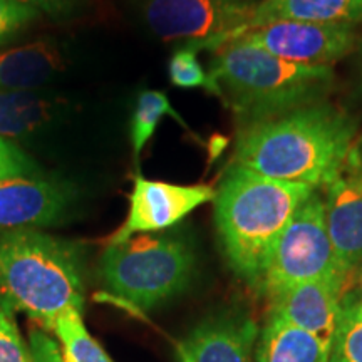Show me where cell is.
<instances>
[{
    "label": "cell",
    "mask_w": 362,
    "mask_h": 362,
    "mask_svg": "<svg viewBox=\"0 0 362 362\" xmlns=\"http://www.w3.org/2000/svg\"><path fill=\"white\" fill-rule=\"evenodd\" d=\"M356 123L330 106H302L240 134L233 165L265 178L324 187L354 148Z\"/></svg>",
    "instance_id": "obj_1"
},
{
    "label": "cell",
    "mask_w": 362,
    "mask_h": 362,
    "mask_svg": "<svg viewBox=\"0 0 362 362\" xmlns=\"http://www.w3.org/2000/svg\"><path fill=\"white\" fill-rule=\"evenodd\" d=\"M86 250L37 228L0 230V297L44 329L86 305Z\"/></svg>",
    "instance_id": "obj_2"
},
{
    "label": "cell",
    "mask_w": 362,
    "mask_h": 362,
    "mask_svg": "<svg viewBox=\"0 0 362 362\" xmlns=\"http://www.w3.org/2000/svg\"><path fill=\"white\" fill-rule=\"evenodd\" d=\"M315 189L230 166L215 194V225L237 277L259 287L279 237Z\"/></svg>",
    "instance_id": "obj_3"
},
{
    "label": "cell",
    "mask_w": 362,
    "mask_h": 362,
    "mask_svg": "<svg viewBox=\"0 0 362 362\" xmlns=\"http://www.w3.org/2000/svg\"><path fill=\"white\" fill-rule=\"evenodd\" d=\"M206 72L208 93L255 123L307 106L334 78L330 66L293 64L238 39L215 51Z\"/></svg>",
    "instance_id": "obj_4"
},
{
    "label": "cell",
    "mask_w": 362,
    "mask_h": 362,
    "mask_svg": "<svg viewBox=\"0 0 362 362\" xmlns=\"http://www.w3.org/2000/svg\"><path fill=\"white\" fill-rule=\"evenodd\" d=\"M98 275L111 296L146 312L188 291L197 275V253L181 235H134L106 247Z\"/></svg>",
    "instance_id": "obj_5"
},
{
    "label": "cell",
    "mask_w": 362,
    "mask_h": 362,
    "mask_svg": "<svg viewBox=\"0 0 362 362\" xmlns=\"http://www.w3.org/2000/svg\"><path fill=\"white\" fill-rule=\"evenodd\" d=\"M310 280H332L346 287L325 223V203L315 189L298 206L280 235L259 288L270 298Z\"/></svg>",
    "instance_id": "obj_6"
},
{
    "label": "cell",
    "mask_w": 362,
    "mask_h": 362,
    "mask_svg": "<svg viewBox=\"0 0 362 362\" xmlns=\"http://www.w3.org/2000/svg\"><path fill=\"white\" fill-rule=\"evenodd\" d=\"M257 6L252 0H146L143 16L163 40L187 39L198 49L218 51L247 33Z\"/></svg>",
    "instance_id": "obj_7"
},
{
    "label": "cell",
    "mask_w": 362,
    "mask_h": 362,
    "mask_svg": "<svg viewBox=\"0 0 362 362\" xmlns=\"http://www.w3.org/2000/svg\"><path fill=\"white\" fill-rule=\"evenodd\" d=\"M238 40L300 66H330L354 49L357 33L349 24L277 21L257 25Z\"/></svg>",
    "instance_id": "obj_8"
},
{
    "label": "cell",
    "mask_w": 362,
    "mask_h": 362,
    "mask_svg": "<svg viewBox=\"0 0 362 362\" xmlns=\"http://www.w3.org/2000/svg\"><path fill=\"white\" fill-rule=\"evenodd\" d=\"M79 192L57 176L33 175L0 181V230L52 228L71 218Z\"/></svg>",
    "instance_id": "obj_9"
},
{
    "label": "cell",
    "mask_w": 362,
    "mask_h": 362,
    "mask_svg": "<svg viewBox=\"0 0 362 362\" xmlns=\"http://www.w3.org/2000/svg\"><path fill=\"white\" fill-rule=\"evenodd\" d=\"M216 189L208 185H173L136 175L129 194V210L123 226L110 243L124 242L134 235L160 233L187 218L198 206L215 200Z\"/></svg>",
    "instance_id": "obj_10"
},
{
    "label": "cell",
    "mask_w": 362,
    "mask_h": 362,
    "mask_svg": "<svg viewBox=\"0 0 362 362\" xmlns=\"http://www.w3.org/2000/svg\"><path fill=\"white\" fill-rule=\"evenodd\" d=\"M325 223L342 277L362 265V155L354 146L324 185Z\"/></svg>",
    "instance_id": "obj_11"
},
{
    "label": "cell",
    "mask_w": 362,
    "mask_h": 362,
    "mask_svg": "<svg viewBox=\"0 0 362 362\" xmlns=\"http://www.w3.org/2000/svg\"><path fill=\"white\" fill-rule=\"evenodd\" d=\"M259 336V325L245 312H215L188 330L178 351L192 362H253Z\"/></svg>",
    "instance_id": "obj_12"
},
{
    "label": "cell",
    "mask_w": 362,
    "mask_h": 362,
    "mask_svg": "<svg viewBox=\"0 0 362 362\" xmlns=\"http://www.w3.org/2000/svg\"><path fill=\"white\" fill-rule=\"evenodd\" d=\"M344 287L332 280L302 282L270 298V317L314 334L330 347L341 317Z\"/></svg>",
    "instance_id": "obj_13"
},
{
    "label": "cell",
    "mask_w": 362,
    "mask_h": 362,
    "mask_svg": "<svg viewBox=\"0 0 362 362\" xmlns=\"http://www.w3.org/2000/svg\"><path fill=\"white\" fill-rule=\"evenodd\" d=\"M64 67L61 47L40 39L0 51V90H37Z\"/></svg>",
    "instance_id": "obj_14"
},
{
    "label": "cell",
    "mask_w": 362,
    "mask_h": 362,
    "mask_svg": "<svg viewBox=\"0 0 362 362\" xmlns=\"http://www.w3.org/2000/svg\"><path fill=\"white\" fill-rule=\"evenodd\" d=\"M64 99L39 90H0V138H29L59 116Z\"/></svg>",
    "instance_id": "obj_15"
},
{
    "label": "cell",
    "mask_w": 362,
    "mask_h": 362,
    "mask_svg": "<svg viewBox=\"0 0 362 362\" xmlns=\"http://www.w3.org/2000/svg\"><path fill=\"white\" fill-rule=\"evenodd\" d=\"M277 21L356 25L362 22V0H264L247 30Z\"/></svg>",
    "instance_id": "obj_16"
},
{
    "label": "cell",
    "mask_w": 362,
    "mask_h": 362,
    "mask_svg": "<svg viewBox=\"0 0 362 362\" xmlns=\"http://www.w3.org/2000/svg\"><path fill=\"white\" fill-rule=\"evenodd\" d=\"M330 347L314 334L269 317L260 330L255 362H329Z\"/></svg>",
    "instance_id": "obj_17"
},
{
    "label": "cell",
    "mask_w": 362,
    "mask_h": 362,
    "mask_svg": "<svg viewBox=\"0 0 362 362\" xmlns=\"http://www.w3.org/2000/svg\"><path fill=\"white\" fill-rule=\"evenodd\" d=\"M84 312L69 309L54 320L51 330L57 339L62 362H115L104 347L89 334Z\"/></svg>",
    "instance_id": "obj_18"
},
{
    "label": "cell",
    "mask_w": 362,
    "mask_h": 362,
    "mask_svg": "<svg viewBox=\"0 0 362 362\" xmlns=\"http://www.w3.org/2000/svg\"><path fill=\"white\" fill-rule=\"evenodd\" d=\"M165 116L173 117V119L178 121L185 129L189 131L188 124L185 123V119L180 116V112L171 106L170 99L165 93H161V90L144 89L138 94L129 128L131 146H133V156L136 161L139 160L144 146H146L149 139L153 138L158 124H160V121Z\"/></svg>",
    "instance_id": "obj_19"
},
{
    "label": "cell",
    "mask_w": 362,
    "mask_h": 362,
    "mask_svg": "<svg viewBox=\"0 0 362 362\" xmlns=\"http://www.w3.org/2000/svg\"><path fill=\"white\" fill-rule=\"evenodd\" d=\"M329 362H362V304L342 307Z\"/></svg>",
    "instance_id": "obj_20"
},
{
    "label": "cell",
    "mask_w": 362,
    "mask_h": 362,
    "mask_svg": "<svg viewBox=\"0 0 362 362\" xmlns=\"http://www.w3.org/2000/svg\"><path fill=\"white\" fill-rule=\"evenodd\" d=\"M197 45L188 42L178 51L173 52L168 62V76L170 83L180 89H193V88H205L210 89V79L208 72L202 66L198 59Z\"/></svg>",
    "instance_id": "obj_21"
},
{
    "label": "cell",
    "mask_w": 362,
    "mask_h": 362,
    "mask_svg": "<svg viewBox=\"0 0 362 362\" xmlns=\"http://www.w3.org/2000/svg\"><path fill=\"white\" fill-rule=\"evenodd\" d=\"M11 305L0 297V362H34Z\"/></svg>",
    "instance_id": "obj_22"
},
{
    "label": "cell",
    "mask_w": 362,
    "mask_h": 362,
    "mask_svg": "<svg viewBox=\"0 0 362 362\" xmlns=\"http://www.w3.org/2000/svg\"><path fill=\"white\" fill-rule=\"evenodd\" d=\"M37 17H40V13L34 8L13 0H0V45L11 42L24 27Z\"/></svg>",
    "instance_id": "obj_23"
},
{
    "label": "cell",
    "mask_w": 362,
    "mask_h": 362,
    "mask_svg": "<svg viewBox=\"0 0 362 362\" xmlns=\"http://www.w3.org/2000/svg\"><path fill=\"white\" fill-rule=\"evenodd\" d=\"M39 173L42 171L39 170L37 163L33 158L25 155V151H22L17 144L0 138V181Z\"/></svg>",
    "instance_id": "obj_24"
},
{
    "label": "cell",
    "mask_w": 362,
    "mask_h": 362,
    "mask_svg": "<svg viewBox=\"0 0 362 362\" xmlns=\"http://www.w3.org/2000/svg\"><path fill=\"white\" fill-rule=\"evenodd\" d=\"M29 347L34 362H62L57 341L49 336L45 330L33 329L29 332Z\"/></svg>",
    "instance_id": "obj_25"
},
{
    "label": "cell",
    "mask_w": 362,
    "mask_h": 362,
    "mask_svg": "<svg viewBox=\"0 0 362 362\" xmlns=\"http://www.w3.org/2000/svg\"><path fill=\"white\" fill-rule=\"evenodd\" d=\"M13 2L47 16H64L72 8V0H13Z\"/></svg>",
    "instance_id": "obj_26"
},
{
    "label": "cell",
    "mask_w": 362,
    "mask_h": 362,
    "mask_svg": "<svg viewBox=\"0 0 362 362\" xmlns=\"http://www.w3.org/2000/svg\"><path fill=\"white\" fill-rule=\"evenodd\" d=\"M178 354H180V359H181V362H192V359H189V357L185 354V352H181V351H178Z\"/></svg>",
    "instance_id": "obj_27"
},
{
    "label": "cell",
    "mask_w": 362,
    "mask_h": 362,
    "mask_svg": "<svg viewBox=\"0 0 362 362\" xmlns=\"http://www.w3.org/2000/svg\"><path fill=\"white\" fill-rule=\"evenodd\" d=\"M361 79H362V61H361Z\"/></svg>",
    "instance_id": "obj_28"
}]
</instances>
